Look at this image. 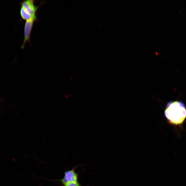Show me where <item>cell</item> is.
I'll use <instances>...</instances> for the list:
<instances>
[{"mask_svg": "<svg viewBox=\"0 0 186 186\" xmlns=\"http://www.w3.org/2000/svg\"><path fill=\"white\" fill-rule=\"evenodd\" d=\"M20 13L21 19L26 21L32 20H34L31 15L21 6L20 10Z\"/></svg>", "mask_w": 186, "mask_h": 186, "instance_id": "cell-5", "label": "cell"}, {"mask_svg": "<svg viewBox=\"0 0 186 186\" xmlns=\"http://www.w3.org/2000/svg\"><path fill=\"white\" fill-rule=\"evenodd\" d=\"M35 1L34 0L24 1L20 2V4L31 15L35 21H37L36 13L40 5L35 6Z\"/></svg>", "mask_w": 186, "mask_h": 186, "instance_id": "cell-3", "label": "cell"}, {"mask_svg": "<svg viewBox=\"0 0 186 186\" xmlns=\"http://www.w3.org/2000/svg\"><path fill=\"white\" fill-rule=\"evenodd\" d=\"M78 166L74 167L71 170L67 171L64 173V177L58 180L61 182L60 184L62 186L68 183L78 181L79 174L78 172H75L76 169Z\"/></svg>", "mask_w": 186, "mask_h": 186, "instance_id": "cell-2", "label": "cell"}, {"mask_svg": "<svg viewBox=\"0 0 186 186\" xmlns=\"http://www.w3.org/2000/svg\"><path fill=\"white\" fill-rule=\"evenodd\" d=\"M62 186H83L78 181L70 182Z\"/></svg>", "mask_w": 186, "mask_h": 186, "instance_id": "cell-6", "label": "cell"}, {"mask_svg": "<svg viewBox=\"0 0 186 186\" xmlns=\"http://www.w3.org/2000/svg\"><path fill=\"white\" fill-rule=\"evenodd\" d=\"M166 117L172 124H182L186 118V108L182 102L172 101L167 104L164 112Z\"/></svg>", "mask_w": 186, "mask_h": 186, "instance_id": "cell-1", "label": "cell"}, {"mask_svg": "<svg viewBox=\"0 0 186 186\" xmlns=\"http://www.w3.org/2000/svg\"><path fill=\"white\" fill-rule=\"evenodd\" d=\"M35 21L34 20H32L26 21L25 22L24 29V40L21 47L22 49H24L25 45L27 42H29L30 44V36Z\"/></svg>", "mask_w": 186, "mask_h": 186, "instance_id": "cell-4", "label": "cell"}]
</instances>
